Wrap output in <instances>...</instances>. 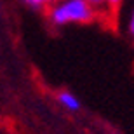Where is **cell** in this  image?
Here are the masks:
<instances>
[{"label":"cell","instance_id":"1","mask_svg":"<svg viewBox=\"0 0 134 134\" xmlns=\"http://www.w3.org/2000/svg\"><path fill=\"white\" fill-rule=\"evenodd\" d=\"M45 16L52 26L89 25L101 19V14L87 0H56L45 7Z\"/></svg>","mask_w":134,"mask_h":134},{"label":"cell","instance_id":"2","mask_svg":"<svg viewBox=\"0 0 134 134\" xmlns=\"http://www.w3.org/2000/svg\"><path fill=\"white\" fill-rule=\"evenodd\" d=\"M58 101L63 108H66L68 111H79L80 110V101L75 94H71L70 91H61L58 94Z\"/></svg>","mask_w":134,"mask_h":134},{"label":"cell","instance_id":"3","mask_svg":"<svg viewBox=\"0 0 134 134\" xmlns=\"http://www.w3.org/2000/svg\"><path fill=\"white\" fill-rule=\"evenodd\" d=\"M104 2H106V14H108V19H115V16L119 14L124 0H104Z\"/></svg>","mask_w":134,"mask_h":134},{"label":"cell","instance_id":"4","mask_svg":"<svg viewBox=\"0 0 134 134\" xmlns=\"http://www.w3.org/2000/svg\"><path fill=\"white\" fill-rule=\"evenodd\" d=\"M87 2L101 14V19H108V14H106V2H104V0H87Z\"/></svg>","mask_w":134,"mask_h":134},{"label":"cell","instance_id":"5","mask_svg":"<svg viewBox=\"0 0 134 134\" xmlns=\"http://www.w3.org/2000/svg\"><path fill=\"white\" fill-rule=\"evenodd\" d=\"M127 33L131 38H134V5L129 12V18H127Z\"/></svg>","mask_w":134,"mask_h":134},{"label":"cell","instance_id":"6","mask_svg":"<svg viewBox=\"0 0 134 134\" xmlns=\"http://www.w3.org/2000/svg\"><path fill=\"white\" fill-rule=\"evenodd\" d=\"M37 2H38V7H40V9H45L47 5H51L52 2H56V0H37Z\"/></svg>","mask_w":134,"mask_h":134},{"label":"cell","instance_id":"7","mask_svg":"<svg viewBox=\"0 0 134 134\" xmlns=\"http://www.w3.org/2000/svg\"><path fill=\"white\" fill-rule=\"evenodd\" d=\"M23 2H25L28 7H33V9H40V7H38V2H37V0H23Z\"/></svg>","mask_w":134,"mask_h":134},{"label":"cell","instance_id":"8","mask_svg":"<svg viewBox=\"0 0 134 134\" xmlns=\"http://www.w3.org/2000/svg\"><path fill=\"white\" fill-rule=\"evenodd\" d=\"M110 134H120V132H110Z\"/></svg>","mask_w":134,"mask_h":134}]
</instances>
